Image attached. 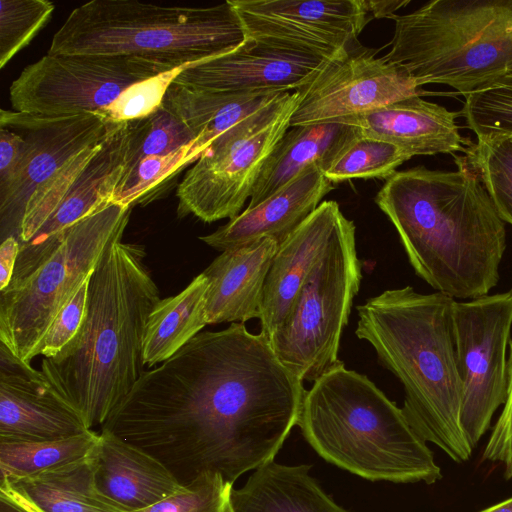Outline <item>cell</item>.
Wrapping results in <instances>:
<instances>
[{
	"mask_svg": "<svg viewBox=\"0 0 512 512\" xmlns=\"http://www.w3.org/2000/svg\"><path fill=\"white\" fill-rule=\"evenodd\" d=\"M510 140L512 141V138H510Z\"/></svg>",
	"mask_w": 512,
	"mask_h": 512,
	"instance_id": "ee69618b",
	"label": "cell"
},
{
	"mask_svg": "<svg viewBox=\"0 0 512 512\" xmlns=\"http://www.w3.org/2000/svg\"><path fill=\"white\" fill-rule=\"evenodd\" d=\"M89 430L79 412L31 364L0 372V442L45 441Z\"/></svg>",
	"mask_w": 512,
	"mask_h": 512,
	"instance_id": "ac0fdd59",
	"label": "cell"
},
{
	"mask_svg": "<svg viewBox=\"0 0 512 512\" xmlns=\"http://www.w3.org/2000/svg\"><path fill=\"white\" fill-rule=\"evenodd\" d=\"M279 248L273 239L223 251L202 272L208 280L207 324L259 318L263 288Z\"/></svg>",
	"mask_w": 512,
	"mask_h": 512,
	"instance_id": "7402d4cb",
	"label": "cell"
},
{
	"mask_svg": "<svg viewBox=\"0 0 512 512\" xmlns=\"http://www.w3.org/2000/svg\"><path fill=\"white\" fill-rule=\"evenodd\" d=\"M409 2V0L368 1V4L373 18H392L398 9L406 6Z\"/></svg>",
	"mask_w": 512,
	"mask_h": 512,
	"instance_id": "60d3db41",
	"label": "cell"
},
{
	"mask_svg": "<svg viewBox=\"0 0 512 512\" xmlns=\"http://www.w3.org/2000/svg\"><path fill=\"white\" fill-rule=\"evenodd\" d=\"M285 92H214L171 84L163 102L197 135L192 158L221 134L273 103Z\"/></svg>",
	"mask_w": 512,
	"mask_h": 512,
	"instance_id": "4316f807",
	"label": "cell"
},
{
	"mask_svg": "<svg viewBox=\"0 0 512 512\" xmlns=\"http://www.w3.org/2000/svg\"><path fill=\"white\" fill-rule=\"evenodd\" d=\"M306 391L264 335L232 323L145 371L101 429L157 458L183 486L207 473L233 485L274 460Z\"/></svg>",
	"mask_w": 512,
	"mask_h": 512,
	"instance_id": "6da1fadb",
	"label": "cell"
},
{
	"mask_svg": "<svg viewBox=\"0 0 512 512\" xmlns=\"http://www.w3.org/2000/svg\"><path fill=\"white\" fill-rule=\"evenodd\" d=\"M411 158L398 145L359 130L338 151L323 174L333 184L351 179H387Z\"/></svg>",
	"mask_w": 512,
	"mask_h": 512,
	"instance_id": "f546056e",
	"label": "cell"
},
{
	"mask_svg": "<svg viewBox=\"0 0 512 512\" xmlns=\"http://www.w3.org/2000/svg\"><path fill=\"white\" fill-rule=\"evenodd\" d=\"M504 407L483 451V459L504 466L506 480L512 478V339L507 359V395Z\"/></svg>",
	"mask_w": 512,
	"mask_h": 512,
	"instance_id": "74e56055",
	"label": "cell"
},
{
	"mask_svg": "<svg viewBox=\"0 0 512 512\" xmlns=\"http://www.w3.org/2000/svg\"><path fill=\"white\" fill-rule=\"evenodd\" d=\"M89 278L53 320L43 339L39 355L44 358L55 357L79 332L86 316Z\"/></svg>",
	"mask_w": 512,
	"mask_h": 512,
	"instance_id": "8d00e7d4",
	"label": "cell"
},
{
	"mask_svg": "<svg viewBox=\"0 0 512 512\" xmlns=\"http://www.w3.org/2000/svg\"><path fill=\"white\" fill-rule=\"evenodd\" d=\"M232 487L221 475L207 473L178 493L132 512H223Z\"/></svg>",
	"mask_w": 512,
	"mask_h": 512,
	"instance_id": "d590c367",
	"label": "cell"
},
{
	"mask_svg": "<svg viewBox=\"0 0 512 512\" xmlns=\"http://www.w3.org/2000/svg\"><path fill=\"white\" fill-rule=\"evenodd\" d=\"M343 215L334 200L323 201L283 242L267 274L259 320L269 341L285 319L310 270L327 247Z\"/></svg>",
	"mask_w": 512,
	"mask_h": 512,
	"instance_id": "ffe728a7",
	"label": "cell"
},
{
	"mask_svg": "<svg viewBox=\"0 0 512 512\" xmlns=\"http://www.w3.org/2000/svg\"><path fill=\"white\" fill-rule=\"evenodd\" d=\"M466 156L479 173L500 217L512 225V141H477L467 148Z\"/></svg>",
	"mask_w": 512,
	"mask_h": 512,
	"instance_id": "d6a6232c",
	"label": "cell"
},
{
	"mask_svg": "<svg viewBox=\"0 0 512 512\" xmlns=\"http://www.w3.org/2000/svg\"><path fill=\"white\" fill-rule=\"evenodd\" d=\"M333 189L334 184L312 165L266 200L246 208L211 234L201 236L200 240L221 252L266 238L280 245Z\"/></svg>",
	"mask_w": 512,
	"mask_h": 512,
	"instance_id": "d6986e66",
	"label": "cell"
},
{
	"mask_svg": "<svg viewBox=\"0 0 512 512\" xmlns=\"http://www.w3.org/2000/svg\"><path fill=\"white\" fill-rule=\"evenodd\" d=\"M130 139V121L109 124L97 152L53 214L20 245L12 283L27 277L49 256L70 227L113 202L126 169Z\"/></svg>",
	"mask_w": 512,
	"mask_h": 512,
	"instance_id": "2e32d148",
	"label": "cell"
},
{
	"mask_svg": "<svg viewBox=\"0 0 512 512\" xmlns=\"http://www.w3.org/2000/svg\"><path fill=\"white\" fill-rule=\"evenodd\" d=\"M460 113L477 141L512 138V73L466 95Z\"/></svg>",
	"mask_w": 512,
	"mask_h": 512,
	"instance_id": "1f68e13d",
	"label": "cell"
},
{
	"mask_svg": "<svg viewBox=\"0 0 512 512\" xmlns=\"http://www.w3.org/2000/svg\"><path fill=\"white\" fill-rule=\"evenodd\" d=\"M455 164L396 171L374 200L421 279L455 300L474 299L499 281L506 228L468 157L455 156Z\"/></svg>",
	"mask_w": 512,
	"mask_h": 512,
	"instance_id": "7a4b0ae2",
	"label": "cell"
},
{
	"mask_svg": "<svg viewBox=\"0 0 512 512\" xmlns=\"http://www.w3.org/2000/svg\"><path fill=\"white\" fill-rule=\"evenodd\" d=\"M20 244L16 237L10 236L0 246V291L5 290L14 275Z\"/></svg>",
	"mask_w": 512,
	"mask_h": 512,
	"instance_id": "ab89813d",
	"label": "cell"
},
{
	"mask_svg": "<svg viewBox=\"0 0 512 512\" xmlns=\"http://www.w3.org/2000/svg\"><path fill=\"white\" fill-rule=\"evenodd\" d=\"M298 103L296 91L285 92L217 137L178 185V216L207 223L238 216Z\"/></svg>",
	"mask_w": 512,
	"mask_h": 512,
	"instance_id": "30bf717a",
	"label": "cell"
},
{
	"mask_svg": "<svg viewBox=\"0 0 512 512\" xmlns=\"http://www.w3.org/2000/svg\"><path fill=\"white\" fill-rule=\"evenodd\" d=\"M166 71L139 58L47 53L12 82L10 102L14 111L38 116L98 112L129 86Z\"/></svg>",
	"mask_w": 512,
	"mask_h": 512,
	"instance_id": "8fae6325",
	"label": "cell"
},
{
	"mask_svg": "<svg viewBox=\"0 0 512 512\" xmlns=\"http://www.w3.org/2000/svg\"><path fill=\"white\" fill-rule=\"evenodd\" d=\"M189 66H180L129 86L112 104L98 112L112 123L148 117L162 105L171 84Z\"/></svg>",
	"mask_w": 512,
	"mask_h": 512,
	"instance_id": "e575fe53",
	"label": "cell"
},
{
	"mask_svg": "<svg viewBox=\"0 0 512 512\" xmlns=\"http://www.w3.org/2000/svg\"><path fill=\"white\" fill-rule=\"evenodd\" d=\"M100 433H83L45 441L0 442V480H11L77 461L90 455Z\"/></svg>",
	"mask_w": 512,
	"mask_h": 512,
	"instance_id": "f1b7e54d",
	"label": "cell"
},
{
	"mask_svg": "<svg viewBox=\"0 0 512 512\" xmlns=\"http://www.w3.org/2000/svg\"><path fill=\"white\" fill-rule=\"evenodd\" d=\"M310 469L268 462L241 488L232 487L223 512H350L324 492Z\"/></svg>",
	"mask_w": 512,
	"mask_h": 512,
	"instance_id": "484cf974",
	"label": "cell"
},
{
	"mask_svg": "<svg viewBox=\"0 0 512 512\" xmlns=\"http://www.w3.org/2000/svg\"><path fill=\"white\" fill-rule=\"evenodd\" d=\"M296 92L290 127L342 121L422 93L405 69L356 46L325 60Z\"/></svg>",
	"mask_w": 512,
	"mask_h": 512,
	"instance_id": "4fadbf2b",
	"label": "cell"
},
{
	"mask_svg": "<svg viewBox=\"0 0 512 512\" xmlns=\"http://www.w3.org/2000/svg\"><path fill=\"white\" fill-rule=\"evenodd\" d=\"M297 425L323 459L364 479L430 485L442 478L402 409L342 361L306 391Z\"/></svg>",
	"mask_w": 512,
	"mask_h": 512,
	"instance_id": "5b68a950",
	"label": "cell"
},
{
	"mask_svg": "<svg viewBox=\"0 0 512 512\" xmlns=\"http://www.w3.org/2000/svg\"><path fill=\"white\" fill-rule=\"evenodd\" d=\"M386 60L466 96L512 73V0H432L392 17Z\"/></svg>",
	"mask_w": 512,
	"mask_h": 512,
	"instance_id": "52a82bcc",
	"label": "cell"
},
{
	"mask_svg": "<svg viewBox=\"0 0 512 512\" xmlns=\"http://www.w3.org/2000/svg\"><path fill=\"white\" fill-rule=\"evenodd\" d=\"M98 489L128 512L144 509L184 486L157 458L107 430L94 450Z\"/></svg>",
	"mask_w": 512,
	"mask_h": 512,
	"instance_id": "603a6c76",
	"label": "cell"
},
{
	"mask_svg": "<svg viewBox=\"0 0 512 512\" xmlns=\"http://www.w3.org/2000/svg\"><path fill=\"white\" fill-rule=\"evenodd\" d=\"M480 512H512V497L481 510Z\"/></svg>",
	"mask_w": 512,
	"mask_h": 512,
	"instance_id": "7bdbcfd3",
	"label": "cell"
},
{
	"mask_svg": "<svg viewBox=\"0 0 512 512\" xmlns=\"http://www.w3.org/2000/svg\"><path fill=\"white\" fill-rule=\"evenodd\" d=\"M94 450L74 462L0 481V497L29 512H128L98 489Z\"/></svg>",
	"mask_w": 512,
	"mask_h": 512,
	"instance_id": "cb8c5ba5",
	"label": "cell"
},
{
	"mask_svg": "<svg viewBox=\"0 0 512 512\" xmlns=\"http://www.w3.org/2000/svg\"><path fill=\"white\" fill-rule=\"evenodd\" d=\"M110 123L99 112L38 116L0 110V127L21 134L28 143L21 176L0 198L1 242L10 236L18 240L25 207L34 191L73 156L98 143Z\"/></svg>",
	"mask_w": 512,
	"mask_h": 512,
	"instance_id": "9a60e30c",
	"label": "cell"
},
{
	"mask_svg": "<svg viewBox=\"0 0 512 512\" xmlns=\"http://www.w3.org/2000/svg\"><path fill=\"white\" fill-rule=\"evenodd\" d=\"M325 60L246 38L235 49L184 69L173 83L214 92H293L307 83Z\"/></svg>",
	"mask_w": 512,
	"mask_h": 512,
	"instance_id": "e0dca14e",
	"label": "cell"
},
{
	"mask_svg": "<svg viewBox=\"0 0 512 512\" xmlns=\"http://www.w3.org/2000/svg\"><path fill=\"white\" fill-rule=\"evenodd\" d=\"M246 38L322 59L358 44L373 18L366 0H230Z\"/></svg>",
	"mask_w": 512,
	"mask_h": 512,
	"instance_id": "5bb4252c",
	"label": "cell"
},
{
	"mask_svg": "<svg viewBox=\"0 0 512 512\" xmlns=\"http://www.w3.org/2000/svg\"><path fill=\"white\" fill-rule=\"evenodd\" d=\"M126 169L148 156H164L191 145L197 135L163 102L148 117L130 121Z\"/></svg>",
	"mask_w": 512,
	"mask_h": 512,
	"instance_id": "4dcf8cb0",
	"label": "cell"
},
{
	"mask_svg": "<svg viewBox=\"0 0 512 512\" xmlns=\"http://www.w3.org/2000/svg\"><path fill=\"white\" fill-rule=\"evenodd\" d=\"M415 95L355 117L339 121L417 155L467 152L471 145L459 133V112Z\"/></svg>",
	"mask_w": 512,
	"mask_h": 512,
	"instance_id": "44dd1931",
	"label": "cell"
},
{
	"mask_svg": "<svg viewBox=\"0 0 512 512\" xmlns=\"http://www.w3.org/2000/svg\"><path fill=\"white\" fill-rule=\"evenodd\" d=\"M54 8L47 0H0V68L30 43Z\"/></svg>",
	"mask_w": 512,
	"mask_h": 512,
	"instance_id": "836d02e7",
	"label": "cell"
},
{
	"mask_svg": "<svg viewBox=\"0 0 512 512\" xmlns=\"http://www.w3.org/2000/svg\"><path fill=\"white\" fill-rule=\"evenodd\" d=\"M27 153L28 143L21 134L0 127V198L6 196L18 181Z\"/></svg>",
	"mask_w": 512,
	"mask_h": 512,
	"instance_id": "f35d334b",
	"label": "cell"
},
{
	"mask_svg": "<svg viewBox=\"0 0 512 512\" xmlns=\"http://www.w3.org/2000/svg\"><path fill=\"white\" fill-rule=\"evenodd\" d=\"M245 40L230 0L207 7L92 0L69 14L48 54L139 58L173 70L227 53Z\"/></svg>",
	"mask_w": 512,
	"mask_h": 512,
	"instance_id": "8992f818",
	"label": "cell"
},
{
	"mask_svg": "<svg viewBox=\"0 0 512 512\" xmlns=\"http://www.w3.org/2000/svg\"><path fill=\"white\" fill-rule=\"evenodd\" d=\"M455 299L411 286L385 290L357 306L355 335L403 385L401 408L414 431L458 463L473 447L462 425L463 388L452 335Z\"/></svg>",
	"mask_w": 512,
	"mask_h": 512,
	"instance_id": "277c9868",
	"label": "cell"
},
{
	"mask_svg": "<svg viewBox=\"0 0 512 512\" xmlns=\"http://www.w3.org/2000/svg\"><path fill=\"white\" fill-rule=\"evenodd\" d=\"M0 512H29L11 500L0 497Z\"/></svg>",
	"mask_w": 512,
	"mask_h": 512,
	"instance_id": "b9f144b4",
	"label": "cell"
},
{
	"mask_svg": "<svg viewBox=\"0 0 512 512\" xmlns=\"http://www.w3.org/2000/svg\"><path fill=\"white\" fill-rule=\"evenodd\" d=\"M359 129L339 121L292 126L264 164L247 208H253L316 165L324 172Z\"/></svg>",
	"mask_w": 512,
	"mask_h": 512,
	"instance_id": "d4e9b609",
	"label": "cell"
},
{
	"mask_svg": "<svg viewBox=\"0 0 512 512\" xmlns=\"http://www.w3.org/2000/svg\"><path fill=\"white\" fill-rule=\"evenodd\" d=\"M355 225L344 214L269 343L281 363L303 382H315L338 365L362 273Z\"/></svg>",
	"mask_w": 512,
	"mask_h": 512,
	"instance_id": "9c48e42d",
	"label": "cell"
},
{
	"mask_svg": "<svg viewBox=\"0 0 512 512\" xmlns=\"http://www.w3.org/2000/svg\"><path fill=\"white\" fill-rule=\"evenodd\" d=\"M132 207L110 202L80 220L27 277L0 291V343L25 363L40 354L59 311L129 222Z\"/></svg>",
	"mask_w": 512,
	"mask_h": 512,
	"instance_id": "ba28073f",
	"label": "cell"
},
{
	"mask_svg": "<svg viewBox=\"0 0 512 512\" xmlns=\"http://www.w3.org/2000/svg\"><path fill=\"white\" fill-rule=\"evenodd\" d=\"M451 321L463 388L461 425L474 448L506 400L512 288L469 301L455 300Z\"/></svg>",
	"mask_w": 512,
	"mask_h": 512,
	"instance_id": "7c38bea8",
	"label": "cell"
},
{
	"mask_svg": "<svg viewBox=\"0 0 512 512\" xmlns=\"http://www.w3.org/2000/svg\"><path fill=\"white\" fill-rule=\"evenodd\" d=\"M109 242L92 271L84 322L62 351L43 358L41 371L79 412L87 427L102 426L144 371L147 319L161 300L144 264V247Z\"/></svg>",
	"mask_w": 512,
	"mask_h": 512,
	"instance_id": "3957f363",
	"label": "cell"
},
{
	"mask_svg": "<svg viewBox=\"0 0 512 512\" xmlns=\"http://www.w3.org/2000/svg\"><path fill=\"white\" fill-rule=\"evenodd\" d=\"M208 280L203 273L175 296L161 299L148 316L142 357L146 366L163 363L206 326Z\"/></svg>",
	"mask_w": 512,
	"mask_h": 512,
	"instance_id": "83f0119b",
	"label": "cell"
}]
</instances>
